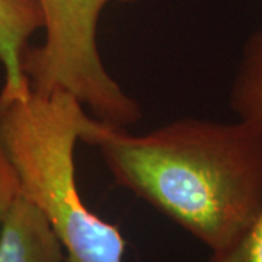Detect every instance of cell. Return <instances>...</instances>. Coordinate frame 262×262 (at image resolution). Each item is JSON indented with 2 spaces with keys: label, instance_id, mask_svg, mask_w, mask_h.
I'll list each match as a JSON object with an SVG mask.
<instances>
[{
  "label": "cell",
  "instance_id": "cell-1",
  "mask_svg": "<svg viewBox=\"0 0 262 262\" xmlns=\"http://www.w3.org/2000/svg\"><path fill=\"white\" fill-rule=\"evenodd\" d=\"M80 143L99 151L117 185L211 252L244 230L262 201V141L237 120L181 118L131 134L88 115Z\"/></svg>",
  "mask_w": 262,
  "mask_h": 262
},
{
  "label": "cell",
  "instance_id": "cell-2",
  "mask_svg": "<svg viewBox=\"0 0 262 262\" xmlns=\"http://www.w3.org/2000/svg\"><path fill=\"white\" fill-rule=\"evenodd\" d=\"M88 115L73 95L29 88L0 98V137L20 194L46 217L66 262H122L121 232L88 208L77 187L75 149Z\"/></svg>",
  "mask_w": 262,
  "mask_h": 262
},
{
  "label": "cell",
  "instance_id": "cell-3",
  "mask_svg": "<svg viewBox=\"0 0 262 262\" xmlns=\"http://www.w3.org/2000/svg\"><path fill=\"white\" fill-rule=\"evenodd\" d=\"M139 0H38L44 18V41L28 47L22 70L37 94L67 92L92 117L117 127H130L141 118L139 102L127 94L103 64L98 27L111 3Z\"/></svg>",
  "mask_w": 262,
  "mask_h": 262
},
{
  "label": "cell",
  "instance_id": "cell-4",
  "mask_svg": "<svg viewBox=\"0 0 262 262\" xmlns=\"http://www.w3.org/2000/svg\"><path fill=\"white\" fill-rule=\"evenodd\" d=\"M0 262H66L64 249L46 217L22 194L0 232Z\"/></svg>",
  "mask_w": 262,
  "mask_h": 262
},
{
  "label": "cell",
  "instance_id": "cell-5",
  "mask_svg": "<svg viewBox=\"0 0 262 262\" xmlns=\"http://www.w3.org/2000/svg\"><path fill=\"white\" fill-rule=\"evenodd\" d=\"M44 28L38 0H0V64L3 88L0 98H13L29 91L22 70L31 37Z\"/></svg>",
  "mask_w": 262,
  "mask_h": 262
},
{
  "label": "cell",
  "instance_id": "cell-6",
  "mask_svg": "<svg viewBox=\"0 0 262 262\" xmlns=\"http://www.w3.org/2000/svg\"><path fill=\"white\" fill-rule=\"evenodd\" d=\"M229 105L237 121L252 130L262 141V29L245 41L234 73Z\"/></svg>",
  "mask_w": 262,
  "mask_h": 262
},
{
  "label": "cell",
  "instance_id": "cell-7",
  "mask_svg": "<svg viewBox=\"0 0 262 262\" xmlns=\"http://www.w3.org/2000/svg\"><path fill=\"white\" fill-rule=\"evenodd\" d=\"M210 262H262V201L244 230L225 248L211 252Z\"/></svg>",
  "mask_w": 262,
  "mask_h": 262
},
{
  "label": "cell",
  "instance_id": "cell-8",
  "mask_svg": "<svg viewBox=\"0 0 262 262\" xmlns=\"http://www.w3.org/2000/svg\"><path fill=\"white\" fill-rule=\"evenodd\" d=\"M20 194L19 179L0 137V232L15 200Z\"/></svg>",
  "mask_w": 262,
  "mask_h": 262
}]
</instances>
